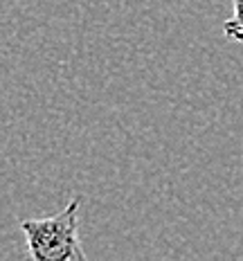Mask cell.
<instances>
[{
    "instance_id": "6da1fadb",
    "label": "cell",
    "mask_w": 243,
    "mask_h": 261,
    "mask_svg": "<svg viewBox=\"0 0 243 261\" xmlns=\"http://www.w3.org/2000/svg\"><path fill=\"white\" fill-rule=\"evenodd\" d=\"M79 198H72L59 214L20 221L32 261H86L79 241Z\"/></svg>"
},
{
    "instance_id": "7a4b0ae2",
    "label": "cell",
    "mask_w": 243,
    "mask_h": 261,
    "mask_svg": "<svg viewBox=\"0 0 243 261\" xmlns=\"http://www.w3.org/2000/svg\"><path fill=\"white\" fill-rule=\"evenodd\" d=\"M232 18L223 23V34L234 43H243V0H232Z\"/></svg>"
}]
</instances>
